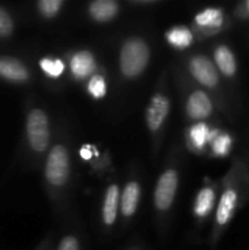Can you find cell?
Here are the masks:
<instances>
[{"label":"cell","mask_w":249,"mask_h":250,"mask_svg":"<svg viewBox=\"0 0 249 250\" xmlns=\"http://www.w3.org/2000/svg\"><path fill=\"white\" fill-rule=\"evenodd\" d=\"M249 202V163L245 157H235L229 170L220 179V192L213 215L210 234L211 246L217 245L238 212Z\"/></svg>","instance_id":"1"},{"label":"cell","mask_w":249,"mask_h":250,"mask_svg":"<svg viewBox=\"0 0 249 250\" xmlns=\"http://www.w3.org/2000/svg\"><path fill=\"white\" fill-rule=\"evenodd\" d=\"M186 70L191 79L214 98L219 111L223 113L225 117L233 119L235 105L232 103V97L223 79L220 78L211 57H208L207 54H192L186 62Z\"/></svg>","instance_id":"2"},{"label":"cell","mask_w":249,"mask_h":250,"mask_svg":"<svg viewBox=\"0 0 249 250\" xmlns=\"http://www.w3.org/2000/svg\"><path fill=\"white\" fill-rule=\"evenodd\" d=\"M150 62V47L141 38L128 40L120 50L119 66L126 78L139 76L148 66Z\"/></svg>","instance_id":"3"},{"label":"cell","mask_w":249,"mask_h":250,"mask_svg":"<svg viewBox=\"0 0 249 250\" xmlns=\"http://www.w3.org/2000/svg\"><path fill=\"white\" fill-rule=\"evenodd\" d=\"M233 25L230 13L220 6L204 7L194 16V34H198L203 38L216 37L229 31Z\"/></svg>","instance_id":"4"},{"label":"cell","mask_w":249,"mask_h":250,"mask_svg":"<svg viewBox=\"0 0 249 250\" xmlns=\"http://www.w3.org/2000/svg\"><path fill=\"white\" fill-rule=\"evenodd\" d=\"M211 60L223 79L227 91H236L239 86V62L233 47L227 42H217L213 45Z\"/></svg>","instance_id":"5"},{"label":"cell","mask_w":249,"mask_h":250,"mask_svg":"<svg viewBox=\"0 0 249 250\" xmlns=\"http://www.w3.org/2000/svg\"><path fill=\"white\" fill-rule=\"evenodd\" d=\"M219 113L220 111L214 98L203 88L197 85L188 91L185 97V114L192 123L195 122L211 123V120H214Z\"/></svg>","instance_id":"6"},{"label":"cell","mask_w":249,"mask_h":250,"mask_svg":"<svg viewBox=\"0 0 249 250\" xmlns=\"http://www.w3.org/2000/svg\"><path fill=\"white\" fill-rule=\"evenodd\" d=\"M220 192V180H213L210 177L204 179V185L197 192L194 199L192 212L198 223H205L207 220L213 218L217 199Z\"/></svg>","instance_id":"7"},{"label":"cell","mask_w":249,"mask_h":250,"mask_svg":"<svg viewBox=\"0 0 249 250\" xmlns=\"http://www.w3.org/2000/svg\"><path fill=\"white\" fill-rule=\"evenodd\" d=\"M26 138H28L29 146L35 152H44L48 148V144H50L48 117L43 110L34 108L28 113Z\"/></svg>","instance_id":"8"},{"label":"cell","mask_w":249,"mask_h":250,"mask_svg":"<svg viewBox=\"0 0 249 250\" xmlns=\"http://www.w3.org/2000/svg\"><path fill=\"white\" fill-rule=\"evenodd\" d=\"M69 152L63 145H54L45 160V179L51 186L62 188L69 179Z\"/></svg>","instance_id":"9"},{"label":"cell","mask_w":249,"mask_h":250,"mask_svg":"<svg viewBox=\"0 0 249 250\" xmlns=\"http://www.w3.org/2000/svg\"><path fill=\"white\" fill-rule=\"evenodd\" d=\"M179 182L181 176L175 167H169L161 173L154 190V205L158 211L166 212L172 209L179 189Z\"/></svg>","instance_id":"10"},{"label":"cell","mask_w":249,"mask_h":250,"mask_svg":"<svg viewBox=\"0 0 249 250\" xmlns=\"http://www.w3.org/2000/svg\"><path fill=\"white\" fill-rule=\"evenodd\" d=\"M219 125L210 122H195L186 129V145L194 154H204Z\"/></svg>","instance_id":"11"},{"label":"cell","mask_w":249,"mask_h":250,"mask_svg":"<svg viewBox=\"0 0 249 250\" xmlns=\"http://www.w3.org/2000/svg\"><path fill=\"white\" fill-rule=\"evenodd\" d=\"M170 105H172L170 98L163 92H157L150 100L145 119H147V126L151 132L156 133L164 126L170 113Z\"/></svg>","instance_id":"12"},{"label":"cell","mask_w":249,"mask_h":250,"mask_svg":"<svg viewBox=\"0 0 249 250\" xmlns=\"http://www.w3.org/2000/svg\"><path fill=\"white\" fill-rule=\"evenodd\" d=\"M233 146H235L233 133L219 126L211 138L207 154L213 158H227L230 157Z\"/></svg>","instance_id":"13"},{"label":"cell","mask_w":249,"mask_h":250,"mask_svg":"<svg viewBox=\"0 0 249 250\" xmlns=\"http://www.w3.org/2000/svg\"><path fill=\"white\" fill-rule=\"evenodd\" d=\"M97 69L95 57L91 51L81 50L75 53L70 59V72L76 79H85L92 76Z\"/></svg>","instance_id":"14"},{"label":"cell","mask_w":249,"mask_h":250,"mask_svg":"<svg viewBox=\"0 0 249 250\" xmlns=\"http://www.w3.org/2000/svg\"><path fill=\"white\" fill-rule=\"evenodd\" d=\"M141 198V186L138 182H129L120 195V211L123 217H132L138 208Z\"/></svg>","instance_id":"15"},{"label":"cell","mask_w":249,"mask_h":250,"mask_svg":"<svg viewBox=\"0 0 249 250\" xmlns=\"http://www.w3.org/2000/svg\"><path fill=\"white\" fill-rule=\"evenodd\" d=\"M0 76L13 81V82H23L29 78L28 69L13 57H0Z\"/></svg>","instance_id":"16"},{"label":"cell","mask_w":249,"mask_h":250,"mask_svg":"<svg viewBox=\"0 0 249 250\" xmlns=\"http://www.w3.org/2000/svg\"><path fill=\"white\" fill-rule=\"evenodd\" d=\"M164 37H166V41L178 50L189 48L195 42L194 31L185 25H176V26L170 28Z\"/></svg>","instance_id":"17"},{"label":"cell","mask_w":249,"mask_h":250,"mask_svg":"<svg viewBox=\"0 0 249 250\" xmlns=\"http://www.w3.org/2000/svg\"><path fill=\"white\" fill-rule=\"evenodd\" d=\"M119 199H120L119 188L116 185L109 186L104 193V202H103V221L106 226L114 224V221L117 218Z\"/></svg>","instance_id":"18"},{"label":"cell","mask_w":249,"mask_h":250,"mask_svg":"<svg viewBox=\"0 0 249 250\" xmlns=\"http://www.w3.org/2000/svg\"><path fill=\"white\" fill-rule=\"evenodd\" d=\"M119 12V4L113 0H97L90 4V15L97 22L112 21Z\"/></svg>","instance_id":"19"},{"label":"cell","mask_w":249,"mask_h":250,"mask_svg":"<svg viewBox=\"0 0 249 250\" xmlns=\"http://www.w3.org/2000/svg\"><path fill=\"white\" fill-rule=\"evenodd\" d=\"M40 67L50 78H59L65 72V63L60 59H53V57L41 59L40 60Z\"/></svg>","instance_id":"20"},{"label":"cell","mask_w":249,"mask_h":250,"mask_svg":"<svg viewBox=\"0 0 249 250\" xmlns=\"http://www.w3.org/2000/svg\"><path fill=\"white\" fill-rule=\"evenodd\" d=\"M88 91L94 98H103L107 92L106 79L101 75H92L88 81Z\"/></svg>","instance_id":"21"},{"label":"cell","mask_w":249,"mask_h":250,"mask_svg":"<svg viewBox=\"0 0 249 250\" xmlns=\"http://www.w3.org/2000/svg\"><path fill=\"white\" fill-rule=\"evenodd\" d=\"M63 1L62 0H41L38 1L37 7L41 12V15L44 18H53L59 13V10L62 9Z\"/></svg>","instance_id":"22"},{"label":"cell","mask_w":249,"mask_h":250,"mask_svg":"<svg viewBox=\"0 0 249 250\" xmlns=\"http://www.w3.org/2000/svg\"><path fill=\"white\" fill-rule=\"evenodd\" d=\"M232 19L233 21H241V22H248L249 21V0H244V1H239L232 13H230Z\"/></svg>","instance_id":"23"},{"label":"cell","mask_w":249,"mask_h":250,"mask_svg":"<svg viewBox=\"0 0 249 250\" xmlns=\"http://www.w3.org/2000/svg\"><path fill=\"white\" fill-rule=\"evenodd\" d=\"M13 31V21L6 9L0 7V37H7Z\"/></svg>","instance_id":"24"},{"label":"cell","mask_w":249,"mask_h":250,"mask_svg":"<svg viewBox=\"0 0 249 250\" xmlns=\"http://www.w3.org/2000/svg\"><path fill=\"white\" fill-rule=\"evenodd\" d=\"M57 250H79V242L73 236H66L60 240Z\"/></svg>","instance_id":"25"}]
</instances>
